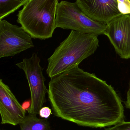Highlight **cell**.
<instances>
[{"instance_id": "obj_8", "label": "cell", "mask_w": 130, "mask_h": 130, "mask_svg": "<svg viewBox=\"0 0 130 130\" xmlns=\"http://www.w3.org/2000/svg\"><path fill=\"white\" fill-rule=\"evenodd\" d=\"M76 3L86 16L105 24L123 14L117 0H76Z\"/></svg>"}, {"instance_id": "obj_5", "label": "cell", "mask_w": 130, "mask_h": 130, "mask_svg": "<svg viewBox=\"0 0 130 130\" xmlns=\"http://www.w3.org/2000/svg\"><path fill=\"white\" fill-rule=\"evenodd\" d=\"M40 59L38 53H34L31 57L24 59L16 66L24 72L28 82L31 96V105L27 110L30 114L37 115L46 101L48 93L45 85L46 79L43 75V68L40 65Z\"/></svg>"}, {"instance_id": "obj_1", "label": "cell", "mask_w": 130, "mask_h": 130, "mask_svg": "<svg viewBox=\"0 0 130 130\" xmlns=\"http://www.w3.org/2000/svg\"><path fill=\"white\" fill-rule=\"evenodd\" d=\"M47 94L54 115L79 126L102 128L124 121L114 88L79 66L51 78Z\"/></svg>"}, {"instance_id": "obj_3", "label": "cell", "mask_w": 130, "mask_h": 130, "mask_svg": "<svg viewBox=\"0 0 130 130\" xmlns=\"http://www.w3.org/2000/svg\"><path fill=\"white\" fill-rule=\"evenodd\" d=\"M59 0H29L17 14V21L34 39L52 37L56 28Z\"/></svg>"}, {"instance_id": "obj_16", "label": "cell", "mask_w": 130, "mask_h": 130, "mask_svg": "<svg viewBox=\"0 0 130 130\" xmlns=\"http://www.w3.org/2000/svg\"><path fill=\"white\" fill-rule=\"evenodd\" d=\"M31 105V101H26L23 103L22 106L24 110H27L30 107Z\"/></svg>"}, {"instance_id": "obj_11", "label": "cell", "mask_w": 130, "mask_h": 130, "mask_svg": "<svg viewBox=\"0 0 130 130\" xmlns=\"http://www.w3.org/2000/svg\"><path fill=\"white\" fill-rule=\"evenodd\" d=\"M29 0H0V20L14 13Z\"/></svg>"}, {"instance_id": "obj_14", "label": "cell", "mask_w": 130, "mask_h": 130, "mask_svg": "<svg viewBox=\"0 0 130 130\" xmlns=\"http://www.w3.org/2000/svg\"><path fill=\"white\" fill-rule=\"evenodd\" d=\"M52 114V110L48 107H43L40 110L39 115L42 118L47 119Z\"/></svg>"}, {"instance_id": "obj_13", "label": "cell", "mask_w": 130, "mask_h": 130, "mask_svg": "<svg viewBox=\"0 0 130 130\" xmlns=\"http://www.w3.org/2000/svg\"><path fill=\"white\" fill-rule=\"evenodd\" d=\"M104 130H130V121H123L111 127L106 128Z\"/></svg>"}, {"instance_id": "obj_12", "label": "cell", "mask_w": 130, "mask_h": 130, "mask_svg": "<svg viewBox=\"0 0 130 130\" xmlns=\"http://www.w3.org/2000/svg\"><path fill=\"white\" fill-rule=\"evenodd\" d=\"M118 8L123 14H130V0H117Z\"/></svg>"}, {"instance_id": "obj_10", "label": "cell", "mask_w": 130, "mask_h": 130, "mask_svg": "<svg viewBox=\"0 0 130 130\" xmlns=\"http://www.w3.org/2000/svg\"><path fill=\"white\" fill-rule=\"evenodd\" d=\"M35 115L29 114L19 124L20 130H51L47 119H40Z\"/></svg>"}, {"instance_id": "obj_15", "label": "cell", "mask_w": 130, "mask_h": 130, "mask_svg": "<svg viewBox=\"0 0 130 130\" xmlns=\"http://www.w3.org/2000/svg\"><path fill=\"white\" fill-rule=\"evenodd\" d=\"M124 103L126 107L130 110V84L129 89L127 92V100L126 101L124 102Z\"/></svg>"}, {"instance_id": "obj_7", "label": "cell", "mask_w": 130, "mask_h": 130, "mask_svg": "<svg viewBox=\"0 0 130 130\" xmlns=\"http://www.w3.org/2000/svg\"><path fill=\"white\" fill-rule=\"evenodd\" d=\"M107 25L105 35L116 53L121 58H130V14H121Z\"/></svg>"}, {"instance_id": "obj_2", "label": "cell", "mask_w": 130, "mask_h": 130, "mask_svg": "<svg viewBox=\"0 0 130 130\" xmlns=\"http://www.w3.org/2000/svg\"><path fill=\"white\" fill-rule=\"evenodd\" d=\"M98 36L71 30L48 59L46 72L51 78L79 66L99 46Z\"/></svg>"}, {"instance_id": "obj_4", "label": "cell", "mask_w": 130, "mask_h": 130, "mask_svg": "<svg viewBox=\"0 0 130 130\" xmlns=\"http://www.w3.org/2000/svg\"><path fill=\"white\" fill-rule=\"evenodd\" d=\"M56 26V28L99 36L105 35L107 25L86 16L76 2L63 1L58 4Z\"/></svg>"}, {"instance_id": "obj_6", "label": "cell", "mask_w": 130, "mask_h": 130, "mask_svg": "<svg viewBox=\"0 0 130 130\" xmlns=\"http://www.w3.org/2000/svg\"><path fill=\"white\" fill-rule=\"evenodd\" d=\"M32 38L21 27L0 20V58L14 56L33 48Z\"/></svg>"}, {"instance_id": "obj_9", "label": "cell", "mask_w": 130, "mask_h": 130, "mask_svg": "<svg viewBox=\"0 0 130 130\" xmlns=\"http://www.w3.org/2000/svg\"><path fill=\"white\" fill-rule=\"evenodd\" d=\"M0 114L1 124L17 126L26 117V111L8 86L0 79Z\"/></svg>"}, {"instance_id": "obj_17", "label": "cell", "mask_w": 130, "mask_h": 130, "mask_svg": "<svg viewBox=\"0 0 130 130\" xmlns=\"http://www.w3.org/2000/svg\"></svg>"}]
</instances>
